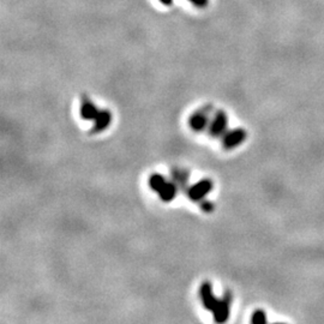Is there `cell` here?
Returning <instances> with one entry per match:
<instances>
[{
  "label": "cell",
  "mask_w": 324,
  "mask_h": 324,
  "mask_svg": "<svg viewBox=\"0 0 324 324\" xmlns=\"http://www.w3.org/2000/svg\"><path fill=\"white\" fill-rule=\"evenodd\" d=\"M211 190H213V182L209 179H203L201 180V182H196L195 185H192V186L187 190V195H189L190 200L198 202V201H203V198H204Z\"/></svg>",
  "instance_id": "6da1fadb"
},
{
  "label": "cell",
  "mask_w": 324,
  "mask_h": 324,
  "mask_svg": "<svg viewBox=\"0 0 324 324\" xmlns=\"http://www.w3.org/2000/svg\"><path fill=\"white\" fill-rule=\"evenodd\" d=\"M245 138H246V131L244 129H234L224 135L222 144H223L224 149L229 150V149H233L242 144Z\"/></svg>",
  "instance_id": "7a4b0ae2"
},
{
  "label": "cell",
  "mask_w": 324,
  "mask_h": 324,
  "mask_svg": "<svg viewBox=\"0 0 324 324\" xmlns=\"http://www.w3.org/2000/svg\"><path fill=\"white\" fill-rule=\"evenodd\" d=\"M229 304H231V299H229L228 294L226 295L224 299L218 300L213 311H211V312L214 313V320H215V322H226L229 316Z\"/></svg>",
  "instance_id": "3957f363"
},
{
  "label": "cell",
  "mask_w": 324,
  "mask_h": 324,
  "mask_svg": "<svg viewBox=\"0 0 324 324\" xmlns=\"http://www.w3.org/2000/svg\"><path fill=\"white\" fill-rule=\"evenodd\" d=\"M111 120L112 116L109 111H107V109H99L98 116L94 119V126L91 129V132L99 133L106 130L109 126V124H111Z\"/></svg>",
  "instance_id": "277c9868"
},
{
  "label": "cell",
  "mask_w": 324,
  "mask_h": 324,
  "mask_svg": "<svg viewBox=\"0 0 324 324\" xmlns=\"http://www.w3.org/2000/svg\"><path fill=\"white\" fill-rule=\"evenodd\" d=\"M200 293H201V299H202L203 305H204L205 309L209 311H213L214 306H215V304L218 303V299L214 297L211 284H209V282H204V284L201 286Z\"/></svg>",
  "instance_id": "5b68a950"
},
{
  "label": "cell",
  "mask_w": 324,
  "mask_h": 324,
  "mask_svg": "<svg viewBox=\"0 0 324 324\" xmlns=\"http://www.w3.org/2000/svg\"><path fill=\"white\" fill-rule=\"evenodd\" d=\"M226 127H227L226 114H224L223 112H219V113L215 116V118L213 119V122H211L209 131H210L211 136H214V137H219V136H221L222 133L224 132Z\"/></svg>",
  "instance_id": "8992f818"
},
{
  "label": "cell",
  "mask_w": 324,
  "mask_h": 324,
  "mask_svg": "<svg viewBox=\"0 0 324 324\" xmlns=\"http://www.w3.org/2000/svg\"><path fill=\"white\" fill-rule=\"evenodd\" d=\"M98 113L99 109L96 108L95 104L87 98L83 99L82 106H81V117L84 120H94Z\"/></svg>",
  "instance_id": "52a82bcc"
},
{
  "label": "cell",
  "mask_w": 324,
  "mask_h": 324,
  "mask_svg": "<svg viewBox=\"0 0 324 324\" xmlns=\"http://www.w3.org/2000/svg\"><path fill=\"white\" fill-rule=\"evenodd\" d=\"M160 198L163 202H171L177 195V186L173 182H166L163 187L158 192Z\"/></svg>",
  "instance_id": "ba28073f"
},
{
  "label": "cell",
  "mask_w": 324,
  "mask_h": 324,
  "mask_svg": "<svg viewBox=\"0 0 324 324\" xmlns=\"http://www.w3.org/2000/svg\"><path fill=\"white\" fill-rule=\"evenodd\" d=\"M208 124V118L204 113H196L190 118V127L195 131H202Z\"/></svg>",
  "instance_id": "9c48e42d"
},
{
  "label": "cell",
  "mask_w": 324,
  "mask_h": 324,
  "mask_svg": "<svg viewBox=\"0 0 324 324\" xmlns=\"http://www.w3.org/2000/svg\"><path fill=\"white\" fill-rule=\"evenodd\" d=\"M166 182V179H164L161 174H153V176L150 177V179H149V185H150L151 190H154V191L156 192L160 191Z\"/></svg>",
  "instance_id": "30bf717a"
},
{
  "label": "cell",
  "mask_w": 324,
  "mask_h": 324,
  "mask_svg": "<svg viewBox=\"0 0 324 324\" xmlns=\"http://www.w3.org/2000/svg\"><path fill=\"white\" fill-rule=\"evenodd\" d=\"M266 322V316L263 310H257L253 312L252 317H251V323L253 324H261Z\"/></svg>",
  "instance_id": "8fae6325"
},
{
  "label": "cell",
  "mask_w": 324,
  "mask_h": 324,
  "mask_svg": "<svg viewBox=\"0 0 324 324\" xmlns=\"http://www.w3.org/2000/svg\"><path fill=\"white\" fill-rule=\"evenodd\" d=\"M190 1L198 7H203L208 4V0H190Z\"/></svg>",
  "instance_id": "7c38bea8"
},
{
  "label": "cell",
  "mask_w": 324,
  "mask_h": 324,
  "mask_svg": "<svg viewBox=\"0 0 324 324\" xmlns=\"http://www.w3.org/2000/svg\"><path fill=\"white\" fill-rule=\"evenodd\" d=\"M202 209L204 211H213V204H211V203H209V202H203Z\"/></svg>",
  "instance_id": "4fadbf2b"
},
{
  "label": "cell",
  "mask_w": 324,
  "mask_h": 324,
  "mask_svg": "<svg viewBox=\"0 0 324 324\" xmlns=\"http://www.w3.org/2000/svg\"><path fill=\"white\" fill-rule=\"evenodd\" d=\"M160 1H161L163 5H171V4H172V1H173V0H160Z\"/></svg>",
  "instance_id": "5bb4252c"
}]
</instances>
